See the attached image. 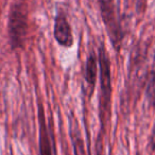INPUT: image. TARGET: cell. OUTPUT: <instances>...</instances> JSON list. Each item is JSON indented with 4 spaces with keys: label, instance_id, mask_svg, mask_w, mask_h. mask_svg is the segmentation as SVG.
<instances>
[{
    "label": "cell",
    "instance_id": "6da1fadb",
    "mask_svg": "<svg viewBox=\"0 0 155 155\" xmlns=\"http://www.w3.org/2000/svg\"><path fill=\"white\" fill-rule=\"evenodd\" d=\"M98 62L100 69V95H99V133L105 135L106 127L110 119V103H112V68L110 60L106 51L105 45L101 41L98 47Z\"/></svg>",
    "mask_w": 155,
    "mask_h": 155
},
{
    "label": "cell",
    "instance_id": "7a4b0ae2",
    "mask_svg": "<svg viewBox=\"0 0 155 155\" xmlns=\"http://www.w3.org/2000/svg\"><path fill=\"white\" fill-rule=\"evenodd\" d=\"M8 37L12 51L24 49L29 33V8L27 0H13L8 16Z\"/></svg>",
    "mask_w": 155,
    "mask_h": 155
},
{
    "label": "cell",
    "instance_id": "3957f363",
    "mask_svg": "<svg viewBox=\"0 0 155 155\" xmlns=\"http://www.w3.org/2000/svg\"><path fill=\"white\" fill-rule=\"evenodd\" d=\"M97 3L99 7L102 22L104 25L110 44L115 51L119 52L121 49L124 33H123V29L121 26L116 1L115 0H97Z\"/></svg>",
    "mask_w": 155,
    "mask_h": 155
},
{
    "label": "cell",
    "instance_id": "277c9868",
    "mask_svg": "<svg viewBox=\"0 0 155 155\" xmlns=\"http://www.w3.org/2000/svg\"><path fill=\"white\" fill-rule=\"evenodd\" d=\"M37 122H38V150L39 155H54L52 138L47 124L45 107L41 98H37Z\"/></svg>",
    "mask_w": 155,
    "mask_h": 155
},
{
    "label": "cell",
    "instance_id": "5b68a950",
    "mask_svg": "<svg viewBox=\"0 0 155 155\" xmlns=\"http://www.w3.org/2000/svg\"><path fill=\"white\" fill-rule=\"evenodd\" d=\"M53 35L56 43L64 48H71L74 43L72 28H71L67 15L64 11H58L54 18Z\"/></svg>",
    "mask_w": 155,
    "mask_h": 155
},
{
    "label": "cell",
    "instance_id": "8992f818",
    "mask_svg": "<svg viewBox=\"0 0 155 155\" xmlns=\"http://www.w3.org/2000/svg\"><path fill=\"white\" fill-rule=\"evenodd\" d=\"M68 134L70 142L72 144V150L74 155H86L85 152V144L83 139L81 127L79 124L74 113L70 110L68 114Z\"/></svg>",
    "mask_w": 155,
    "mask_h": 155
},
{
    "label": "cell",
    "instance_id": "52a82bcc",
    "mask_svg": "<svg viewBox=\"0 0 155 155\" xmlns=\"http://www.w3.org/2000/svg\"><path fill=\"white\" fill-rule=\"evenodd\" d=\"M98 54L96 52L91 51L89 55L87 56V60L85 62V71H84V80L86 82L89 89V96L94 93L96 83H97V75H98Z\"/></svg>",
    "mask_w": 155,
    "mask_h": 155
},
{
    "label": "cell",
    "instance_id": "ba28073f",
    "mask_svg": "<svg viewBox=\"0 0 155 155\" xmlns=\"http://www.w3.org/2000/svg\"><path fill=\"white\" fill-rule=\"evenodd\" d=\"M146 94L149 102L152 105H155V71H151L148 75Z\"/></svg>",
    "mask_w": 155,
    "mask_h": 155
},
{
    "label": "cell",
    "instance_id": "9c48e42d",
    "mask_svg": "<svg viewBox=\"0 0 155 155\" xmlns=\"http://www.w3.org/2000/svg\"><path fill=\"white\" fill-rule=\"evenodd\" d=\"M95 155H104V135L98 134L95 142Z\"/></svg>",
    "mask_w": 155,
    "mask_h": 155
},
{
    "label": "cell",
    "instance_id": "30bf717a",
    "mask_svg": "<svg viewBox=\"0 0 155 155\" xmlns=\"http://www.w3.org/2000/svg\"><path fill=\"white\" fill-rule=\"evenodd\" d=\"M152 146H153V148L155 149V132H154V135H153V138H152Z\"/></svg>",
    "mask_w": 155,
    "mask_h": 155
}]
</instances>
